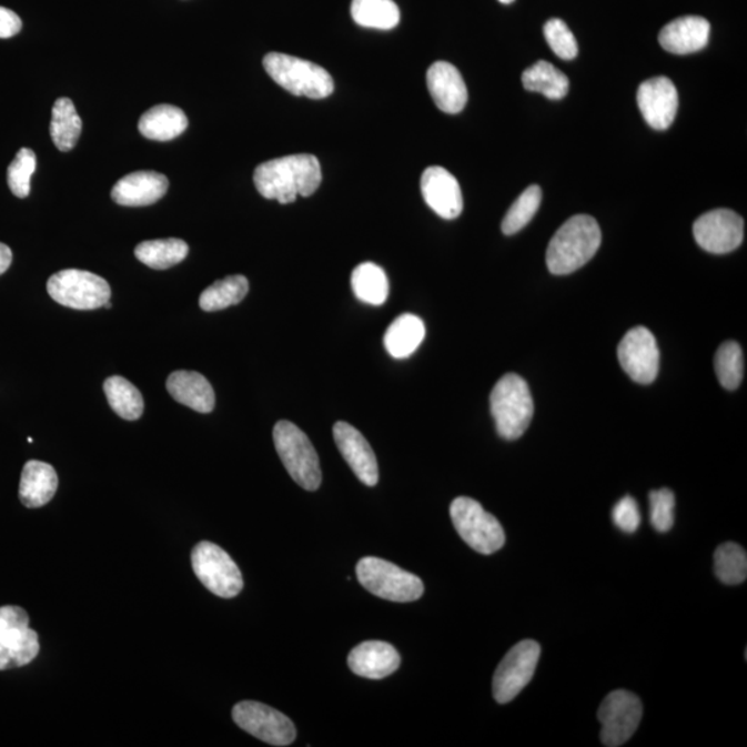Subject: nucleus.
<instances>
[{
    "label": "nucleus",
    "instance_id": "nucleus-1",
    "mask_svg": "<svg viewBox=\"0 0 747 747\" xmlns=\"http://www.w3.org/2000/svg\"><path fill=\"white\" fill-rule=\"evenodd\" d=\"M322 166L316 157L296 154L263 162L256 168V190L267 200L291 204L297 195L311 196L322 184Z\"/></svg>",
    "mask_w": 747,
    "mask_h": 747
},
{
    "label": "nucleus",
    "instance_id": "nucleus-2",
    "mask_svg": "<svg viewBox=\"0 0 747 747\" xmlns=\"http://www.w3.org/2000/svg\"><path fill=\"white\" fill-rule=\"evenodd\" d=\"M603 234L593 216H572L549 241L547 250L548 271L565 276L578 271L593 260L600 246Z\"/></svg>",
    "mask_w": 747,
    "mask_h": 747
},
{
    "label": "nucleus",
    "instance_id": "nucleus-3",
    "mask_svg": "<svg viewBox=\"0 0 747 747\" xmlns=\"http://www.w3.org/2000/svg\"><path fill=\"white\" fill-rule=\"evenodd\" d=\"M491 412L497 434L505 441L519 440L529 428L535 404L527 382L518 374H505L494 385Z\"/></svg>",
    "mask_w": 747,
    "mask_h": 747
},
{
    "label": "nucleus",
    "instance_id": "nucleus-4",
    "mask_svg": "<svg viewBox=\"0 0 747 747\" xmlns=\"http://www.w3.org/2000/svg\"><path fill=\"white\" fill-rule=\"evenodd\" d=\"M263 67L277 85L292 94L320 100L334 92L333 77L312 61L283 53H269L263 59Z\"/></svg>",
    "mask_w": 747,
    "mask_h": 747
},
{
    "label": "nucleus",
    "instance_id": "nucleus-5",
    "mask_svg": "<svg viewBox=\"0 0 747 747\" xmlns=\"http://www.w3.org/2000/svg\"><path fill=\"white\" fill-rule=\"evenodd\" d=\"M274 446L292 480L305 491L322 485V470L316 451L309 437L290 421H279L273 430Z\"/></svg>",
    "mask_w": 747,
    "mask_h": 747
},
{
    "label": "nucleus",
    "instance_id": "nucleus-6",
    "mask_svg": "<svg viewBox=\"0 0 747 747\" xmlns=\"http://www.w3.org/2000/svg\"><path fill=\"white\" fill-rule=\"evenodd\" d=\"M356 575L367 592L393 603H413L424 594V583L418 576L385 559L366 557L359 561Z\"/></svg>",
    "mask_w": 747,
    "mask_h": 747
},
{
    "label": "nucleus",
    "instance_id": "nucleus-7",
    "mask_svg": "<svg viewBox=\"0 0 747 747\" xmlns=\"http://www.w3.org/2000/svg\"><path fill=\"white\" fill-rule=\"evenodd\" d=\"M451 516L460 537L476 553L491 555L504 547L502 524L476 499L457 497L451 505Z\"/></svg>",
    "mask_w": 747,
    "mask_h": 747
},
{
    "label": "nucleus",
    "instance_id": "nucleus-8",
    "mask_svg": "<svg viewBox=\"0 0 747 747\" xmlns=\"http://www.w3.org/2000/svg\"><path fill=\"white\" fill-rule=\"evenodd\" d=\"M41 649L30 616L20 606L0 608V672L30 665Z\"/></svg>",
    "mask_w": 747,
    "mask_h": 747
},
{
    "label": "nucleus",
    "instance_id": "nucleus-9",
    "mask_svg": "<svg viewBox=\"0 0 747 747\" xmlns=\"http://www.w3.org/2000/svg\"><path fill=\"white\" fill-rule=\"evenodd\" d=\"M48 292L60 305L77 311H94L111 300V289L98 274L67 269L48 281Z\"/></svg>",
    "mask_w": 747,
    "mask_h": 747
},
{
    "label": "nucleus",
    "instance_id": "nucleus-10",
    "mask_svg": "<svg viewBox=\"0 0 747 747\" xmlns=\"http://www.w3.org/2000/svg\"><path fill=\"white\" fill-rule=\"evenodd\" d=\"M191 565L199 581L218 597L234 598L244 587L238 564L216 544H196L191 554Z\"/></svg>",
    "mask_w": 747,
    "mask_h": 747
},
{
    "label": "nucleus",
    "instance_id": "nucleus-11",
    "mask_svg": "<svg viewBox=\"0 0 747 747\" xmlns=\"http://www.w3.org/2000/svg\"><path fill=\"white\" fill-rule=\"evenodd\" d=\"M542 648L533 639H525L508 650L493 677V696L497 704L514 700L535 676Z\"/></svg>",
    "mask_w": 747,
    "mask_h": 747
},
{
    "label": "nucleus",
    "instance_id": "nucleus-12",
    "mask_svg": "<svg viewBox=\"0 0 747 747\" xmlns=\"http://www.w3.org/2000/svg\"><path fill=\"white\" fill-rule=\"evenodd\" d=\"M643 704L628 690H614L599 706L600 740L608 747H619L636 734L643 720Z\"/></svg>",
    "mask_w": 747,
    "mask_h": 747
},
{
    "label": "nucleus",
    "instance_id": "nucleus-13",
    "mask_svg": "<svg viewBox=\"0 0 747 747\" xmlns=\"http://www.w3.org/2000/svg\"><path fill=\"white\" fill-rule=\"evenodd\" d=\"M233 720L252 737L272 746H290L296 738L294 723L283 713L260 701H240L234 706Z\"/></svg>",
    "mask_w": 747,
    "mask_h": 747
},
{
    "label": "nucleus",
    "instance_id": "nucleus-14",
    "mask_svg": "<svg viewBox=\"0 0 747 747\" xmlns=\"http://www.w3.org/2000/svg\"><path fill=\"white\" fill-rule=\"evenodd\" d=\"M617 357L623 370L638 384L648 385L659 374V346L648 329L636 327L628 331L617 347Z\"/></svg>",
    "mask_w": 747,
    "mask_h": 747
},
{
    "label": "nucleus",
    "instance_id": "nucleus-15",
    "mask_svg": "<svg viewBox=\"0 0 747 747\" xmlns=\"http://www.w3.org/2000/svg\"><path fill=\"white\" fill-rule=\"evenodd\" d=\"M694 235L705 251L728 254L743 244L744 219L729 210L710 211L695 222Z\"/></svg>",
    "mask_w": 747,
    "mask_h": 747
},
{
    "label": "nucleus",
    "instance_id": "nucleus-16",
    "mask_svg": "<svg viewBox=\"0 0 747 747\" xmlns=\"http://www.w3.org/2000/svg\"><path fill=\"white\" fill-rule=\"evenodd\" d=\"M639 111L650 128L666 131L676 120L678 93L666 77L650 78L639 85L637 93Z\"/></svg>",
    "mask_w": 747,
    "mask_h": 747
},
{
    "label": "nucleus",
    "instance_id": "nucleus-17",
    "mask_svg": "<svg viewBox=\"0 0 747 747\" xmlns=\"http://www.w3.org/2000/svg\"><path fill=\"white\" fill-rule=\"evenodd\" d=\"M333 434L336 447L351 470L355 472L359 481L366 486H375L380 477L378 463L366 437L355 426L344 421L334 425Z\"/></svg>",
    "mask_w": 747,
    "mask_h": 747
},
{
    "label": "nucleus",
    "instance_id": "nucleus-18",
    "mask_svg": "<svg viewBox=\"0 0 747 747\" xmlns=\"http://www.w3.org/2000/svg\"><path fill=\"white\" fill-rule=\"evenodd\" d=\"M421 191L432 211L447 221L462 215L464 200L457 179L442 166L426 168Z\"/></svg>",
    "mask_w": 747,
    "mask_h": 747
},
{
    "label": "nucleus",
    "instance_id": "nucleus-19",
    "mask_svg": "<svg viewBox=\"0 0 747 747\" xmlns=\"http://www.w3.org/2000/svg\"><path fill=\"white\" fill-rule=\"evenodd\" d=\"M426 85L437 109L446 114H458L467 105V85L456 67L447 61H436L430 67Z\"/></svg>",
    "mask_w": 747,
    "mask_h": 747
},
{
    "label": "nucleus",
    "instance_id": "nucleus-20",
    "mask_svg": "<svg viewBox=\"0 0 747 747\" xmlns=\"http://www.w3.org/2000/svg\"><path fill=\"white\" fill-rule=\"evenodd\" d=\"M170 181L162 173L139 171L129 173L112 188L111 196L123 206H148L166 194Z\"/></svg>",
    "mask_w": 747,
    "mask_h": 747
},
{
    "label": "nucleus",
    "instance_id": "nucleus-21",
    "mask_svg": "<svg viewBox=\"0 0 747 747\" xmlns=\"http://www.w3.org/2000/svg\"><path fill=\"white\" fill-rule=\"evenodd\" d=\"M710 22L699 16L679 17L662 28L660 47L674 54L699 52L709 43Z\"/></svg>",
    "mask_w": 747,
    "mask_h": 747
},
{
    "label": "nucleus",
    "instance_id": "nucleus-22",
    "mask_svg": "<svg viewBox=\"0 0 747 747\" xmlns=\"http://www.w3.org/2000/svg\"><path fill=\"white\" fill-rule=\"evenodd\" d=\"M347 665L356 676L382 679L401 667V655L384 642H366L357 645L347 657Z\"/></svg>",
    "mask_w": 747,
    "mask_h": 747
},
{
    "label": "nucleus",
    "instance_id": "nucleus-23",
    "mask_svg": "<svg viewBox=\"0 0 747 747\" xmlns=\"http://www.w3.org/2000/svg\"><path fill=\"white\" fill-rule=\"evenodd\" d=\"M59 487L58 472L52 465L31 460L24 465L20 481V499L27 508L43 507L52 502Z\"/></svg>",
    "mask_w": 747,
    "mask_h": 747
},
{
    "label": "nucleus",
    "instance_id": "nucleus-24",
    "mask_svg": "<svg viewBox=\"0 0 747 747\" xmlns=\"http://www.w3.org/2000/svg\"><path fill=\"white\" fill-rule=\"evenodd\" d=\"M166 390L176 402L194 412L211 413L215 407V392L204 375L195 372H175L168 376Z\"/></svg>",
    "mask_w": 747,
    "mask_h": 747
},
{
    "label": "nucleus",
    "instance_id": "nucleus-25",
    "mask_svg": "<svg viewBox=\"0 0 747 747\" xmlns=\"http://www.w3.org/2000/svg\"><path fill=\"white\" fill-rule=\"evenodd\" d=\"M189 120L183 110L171 104H160L144 112L139 121V131L144 138L157 142H170L186 131Z\"/></svg>",
    "mask_w": 747,
    "mask_h": 747
},
{
    "label": "nucleus",
    "instance_id": "nucleus-26",
    "mask_svg": "<svg viewBox=\"0 0 747 747\" xmlns=\"http://www.w3.org/2000/svg\"><path fill=\"white\" fill-rule=\"evenodd\" d=\"M425 339L423 320L414 314H402L395 319L384 335V345L387 353L395 359L412 356Z\"/></svg>",
    "mask_w": 747,
    "mask_h": 747
},
{
    "label": "nucleus",
    "instance_id": "nucleus-27",
    "mask_svg": "<svg viewBox=\"0 0 747 747\" xmlns=\"http://www.w3.org/2000/svg\"><path fill=\"white\" fill-rule=\"evenodd\" d=\"M351 284L357 300L367 305H384L390 294V283L384 269L372 262H364L352 272Z\"/></svg>",
    "mask_w": 747,
    "mask_h": 747
},
{
    "label": "nucleus",
    "instance_id": "nucleus-28",
    "mask_svg": "<svg viewBox=\"0 0 747 747\" xmlns=\"http://www.w3.org/2000/svg\"><path fill=\"white\" fill-rule=\"evenodd\" d=\"M189 245L183 240H151L139 244L134 250L138 260L155 271H165L186 260Z\"/></svg>",
    "mask_w": 747,
    "mask_h": 747
},
{
    "label": "nucleus",
    "instance_id": "nucleus-29",
    "mask_svg": "<svg viewBox=\"0 0 747 747\" xmlns=\"http://www.w3.org/2000/svg\"><path fill=\"white\" fill-rule=\"evenodd\" d=\"M82 132V120L78 115L74 103L70 99L55 100L50 122V134L53 143L60 151H70L75 148Z\"/></svg>",
    "mask_w": 747,
    "mask_h": 747
},
{
    "label": "nucleus",
    "instance_id": "nucleus-30",
    "mask_svg": "<svg viewBox=\"0 0 747 747\" xmlns=\"http://www.w3.org/2000/svg\"><path fill=\"white\" fill-rule=\"evenodd\" d=\"M522 83L529 92L546 95L547 99L561 100L569 92V80L548 61H537L522 74Z\"/></svg>",
    "mask_w": 747,
    "mask_h": 747
},
{
    "label": "nucleus",
    "instance_id": "nucleus-31",
    "mask_svg": "<svg viewBox=\"0 0 747 747\" xmlns=\"http://www.w3.org/2000/svg\"><path fill=\"white\" fill-rule=\"evenodd\" d=\"M351 13L356 24L374 30H392L401 21V10L393 0H353Z\"/></svg>",
    "mask_w": 747,
    "mask_h": 747
},
{
    "label": "nucleus",
    "instance_id": "nucleus-32",
    "mask_svg": "<svg viewBox=\"0 0 747 747\" xmlns=\"http://www.w3.org/2000/svg\"><path fill=\"white\" fill-rule=\"evenodd\" d=\"M107 401L121 418L137 421L142 417L144 401L138 387L122 376H110L104 382Z\"/></svg>",
    "mask_w": 747,
    "mask_h": 747
},
{
    "label": "nucleus",
    "instance_id": "nucleus-33",
    "mask_svg": "<svg viewBox=\"0 0 747 747\" xmlns=\"http://www.w3.org/2000/svg\"><path fill=\"white\" fill-rule=\"evenodd\" d=\"M249 279L241 276V274L219 280L202 292L200 307L205 312L223 311V309L239 305L249 294Z\"/></svg>",
    "mask_w": 747,
    "mask_h": 747
},
{
    "label": "nucleus",
    "instance_id": "nucleus-34",
    "mask_svg": "<svg viewBox=\"0 0 747 747\" xmlns=\"http://www.w3.org/2000/svg\"><path fill=\"white\" fill-rule=\"evenodd\" d=\"M715 571L718 581L728 586L743 584L747 577V555L737 543H726L715 553Z\"/></svg>",
    "mask_w": 747,
    "mask_h": 747
},
{
    "label": "nucleus",
    "instance_id": "nucleus-35",
    "mask_svg": "<svg viewBox=\"0 0 747 747\" xmlns=\"http://www.w3.org/2000/svg\"><path fill=\"white\" fill-rule=\"evenodd\" d=\"M718 381L728 391H735L744 380V353L735 341L724 342L715 357Z\"/></svg>",
    "mask_w": 747,
    "mask_h": 747
},
{
    "label": "nucleus",
    "instance_id": "nucleus-36",
    "mask_svg": "<svg viewBox=\"0 0 747 747\" xmlns=\"http://www.w3.org/2000/svg\"><path fill=\"white\" fill-rule=\"evenodd\" d=\"M543 199L542 189L533 184L522 193L511 205L507 215L504 216L502 230L505 235L521 232L527 223L535 218Z\"/></svg>",
    "mask_w": 747,
    "mask_h": 747
},
{
    "label": "nucleus",
    "instance_id": "nucleus-37",
    "mask_svg": "<svg viewBox=\"0 0 747 747\" xmlns=\"http://www.w3.org/2000/svg\"><path fill=\"white\" fill-rule=\"evenodd\" d=\"M37 170V155L31 149H21L8 168V183L16 196L30 195L31 178Z\"/></svg>",
    "mask_w": 747,
    "mask_h": 747
},
{
    "label": "nucleus",
    "instance_id": "nucleus-38",
    "mask_svg": "<svg viewBox=\"0 0 747 747\" xmlns=\"http://www.w3.org/2000/svg\"><path fill=\"white\" fill-rule=\"evenodd\" d=\"M544 37L547 39L549 48L559 59L573 60L577 58L578 47L575 36L565 21L552 19L544 26Z\"/></svg>",
    "mask_w": 747,
    "mask_h": 747
},
{
    "label": "nucleus",
    "instance_id": "nucleus-39",
    "mask_svg": "<svg viewBox=\"0 0 747 747\" xmlns=\"http://www.w3.org/2000/svg\"><path fill=\"white\" fill-rule=\"evenodd\" d=\"M650 524L659 533L672 529L674 525V509L676 497L670 488H660L649 493Z\"/></svg>",
    "mask_w": 747,
    "mask_h": 747
},
{
    "label": "nucleus",
    "instance_id": "nucleus-40",
    "mask_svg": "<svg viewBox=\"0 0 747 747\" xmlns=\"http://www.w3.org/2000/svg\"><path fill=\"white\" fill-rule=\"evenodd\" d=\"M612 519L620 531L626 533H634L642 525V514L636 499L632 496H626L620 499L612 509Z\"/></svg>",
    "mask_w": 747,
    "mask_h": 747
},
{
    "label": "nucleus",
    "instance_id": "nucleus-41",
    "mask_svg": "<svg viewBox=\"0 0 747 747\" xmlns=\"http://www.w3.org/2000/svg\"><path fill=\"white\" fill-rule=\"evenodd\" d=\"M22 21L19 16L0 6V38H13L21 31Z\"/></svg>",
    "mask_w": 747,
    "mask_h": 747
},
{
    "label": "nucleus",
    "instance_id": "nucleus-42",
    "mask_svg": "<svg viewBox=\"0 0 747 747\" xmlns=\"http://www.w3.org/2000/svg\"><path fill=\"white\" fill-rule=\"evenodd\" d=\"M13 261V252L8 245L0 243V276L8 271Z\"/></svg>",
    "mask_w": 747,
    "mask_h": 747
},
{
    "label": "nucleus",
    "instance_id": "nucleus-43",
    "mask_svg": "<svg viewBox=\"0 0 747 747\" xmlns=\"http://www.w3.org/2000/svg\"><path fill=\"white\" fill-rule=\"evenodd\" d=\"M498 2L503 3V4H511V3H514L515 0H498Z\"/></svg>",
    "mask_w": 747,
    "mask_h": 747
}]
</instances>
